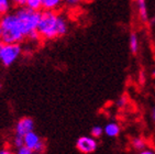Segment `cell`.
I'll return each mask as SVG.
<instances>
[{
	"label": "cell",
	"instance_id": "cell-1",
	"mask_svg": "<svg viewBox=\"0 0 155 154\" xmlns=\"http://www.w3.org/2000/svg\"><path fill=\"white\" fill-rule=\"evenodd\" d=\"M69 31V20L61 11L42 10L38 24L40 40L51 41L66 35Z\"/></svg>",
	"mask_w": 155,
	"mask_h": 154
},
{
	"label": "cell",
	"instance_id": "cell-2",
	"mask_svg": "<svg viewBox=\"0 0 155 154\" xmlns=\"http://www.w3.org/2000/svg\"><path fill=\"white\" fill-rule=\"evenodd\" d=\"M0 40L2 43L18 44L27 40L24 24L15 11H10L0 17Z\"/></svg>",
	"mask_w": 155,
	"mask_h": 154
},
{
	"label": "cell",
	"instance_id": "cell-3",
	"mask_svg": "<svg viewBox=\"0 0 155 154\" xmlns=\"http://www.w3.org/2000/svg\"><path fill=\"white\" fill-rule=\"evenodd\" d=\"M15 13L23 22L25 31H27L28 41H40V36L38 33V24H39L41 11L32 10L28 7H19L15 9Z\"/></svg>",
	"mask_w": 155,
	"mask_h": 154
},
{
	"label": "cell",
	"instance_id": "cell-4",
	"mask_svg": "<svg viewBox=\"0 0 155 154\" xmlns=\"http://www.w3.org/2000/svg\"><path fill=\"white\" fill-rule=\"evenodd\" d=\"M22 54L21 44L18 43H0V63L5 67L13 65Z\"/></svg>",
	"mask_w": 155,
	"mask_h": 154
},
{
	"label": "cell",
	"instance_id": "cell-5",
	"mask_svg": "<svg viewBox=\"0 0 155 154\" xmlns=\"http://www.w3.org/2000/svg\"><path fill=\"white\" fill-rule=\"evenodd\" d=\"M23 144L27 148L31 149L35 154H42L46 149L45 141L35 131H31L23 136Z\"/></svg>",
	"mask_w": 155,
	"mask_h": 154
},
{
	"label": "cell",
	"instance_id": "cell-6",
	"mask_svg": "<svg viewBox=\"0 0 155 154\" xmlns=\"http://www.w3.org/2000/svg\"><path fill=\"white\" fill-rule=\"evenodd\" d=\"M98 146L97 139L91 136H79L76 141V148L79 152L84 154H90L95 152Z\"/></svg>",
	"mask_w": 155,
	"mask_h": 154
},
{
	"label": "cell",
	"instance_id": "cell-7",
	"mask_svg": "<svg viewBox=\"0 0 155 154\" xmlns=\"http://www.w3.org/2000/svg\"><path fill=\"white\" fill-rule=\"evenodd\" d=\"M35 128V122L30 117H23L19 119L15 126V136H24L27 133L34 131Z\"/></svg>",
	"mask_w": 155,
	"mask_h": 154
},
{
	"label": "cell",
	"instance_id": "cell-8",
	"mask_svg": "<svg viewBox=\"0 0 155 154\" xmlns=\"http://www.w3.org/2000/svg\"><path fill=\"white\" fill-rule=\"evenodd\" d=\"M137 5V15L143 23L149 22V11H147V6H146V0H135Z\"/></svg>",
	"mask_w": 155,
	"mask_h": 154
},
{
	"label": "cell",
	"instance_id": "cell-9",
	"mask_svg": "<svg viewBox=\"0 0 155 154\" xmlns=\"http://www.w3.org/2000/svg\"><path fill=\"white\" fill-rule=\"evenodd\" d=\"M63 7V0H42V10L44 11H60Z\"/></svg>",
	"mask_w": 155,
	"mask_h": 154
},
{
	"label": "cell",
	"instance_id": "cell-10",
	"mask_svg": "<svg viewBox=\"0 0 155 154\" xmlns=\"http://www.w3.org/2000/svg\"><path fill=\"white\" fill-rule=\"evenodd\" d=\"M104 134L109 138H116L120 134L121 132V128H120L119 123L112 121V122H108L107 125L104 126Z\"/></svg>",
	"mask_w": 155,
	"mask_h": 154
},
{
	"label": "cell",
	"instance_id": "cell-11",
	"mask_svg": "<svg viewBox=\"0 0 155 154\" xmlns=\"http://www.w3.org/2000/svg\"><path fill=\"white\" fill-rule=\"evenodd\" d=\"M129 49L132 54H137L140 50V38L137 32H131L129 36Z\"/></svg>",
	"mask_w": 155,
	"mask_h": 154
},
{
	"label": "cell",
	"instance_id": "cell-12",
	"mask_svg": "<svg viewBox=\"0 0 155 154\" xmlns=\"http://www.w3.org/2000/svg\"><path fill=\"white\" fill-rule=\"evenodd\" d=\"M131 145L134 150L141 151V150L146 148V141L143 138H141V136H135V138H133L131 140Z\"/></svg>",
	"mask_w": 155,
	"mask_h": 154
},
{
	"label": "cell",
	"instance_id": "cell-13",
	"mask_svg": "<svg viewBox=\"0 0 155 154\" xmlns=\"http://www.w3.org/2000/svg\"><path fill=\"white\" fill-rule=\"evenodd\" d=\"M12 7L13 5H12L11 0H0V17L11 11Z\"/></svg>",
	"mask_w": 155,
	"mask_h": 154
},
{
	"label": "cell",
	"instance_id": "cell-14",
	"mask_svg": "<svg viewBox=\"0 0 155 154\" xmlns=\"http://www.w3.org/2000/svg\"><path fill=\"white\" fill-rule=\"evenodd\" d=\"M84 2V0H63V6L67 9H76Z\"/></svg>",
	"mask_w": 155,
	"mask_h": 154
},
{
	"label": "cell",
	"instance_id": "cell-15",
	"mask_svg": "<svg viewBox=\"0 0 155 154\" xmlns=\"http://www.w3.org/2000/svg\"><path fill=\"white\" fill-rule=\"evenodd\" d=\"M25 7L30 8L32 10L41 11L42 10V0H27Z\"/></svg>",
	"mask_w": 155,
	"mask_h": 154
},
{
	"label": "cell",
	"instance_id": "cell-16",
	"mask_svg": "<svg viewBox=\"0 0 155 154\" xmlns=\"http://www.w3.org/2000/svg\"><path fill=\"white\" fill-rule=\"evenodd\" d=\"M90 133H91V136H94L95 139H99V138H101L104 136V128L100 127V126H95L93 127L91 131H90Z\"/></svg>",
	"mask_w": 155,
	"mask_h": 154
},
{
	"label": "cell",
	"instance_id": "cell-17",
	"mask_svg": "<svg viewBox=\"0 0 155 154\" xmlns=\"http://www.w3.org/2000/svg\"><path fill=\"white\" fill-rule=\"evenodd\" d=\"M12 145H13V148H15V149L24 145L23 144V136L13 134V138H12Z\"/></svg>",
	"mask_w": 155,
	"mask_h": 154
},
{
	"label": "cell",
	"instance_id": "cell-18",
	"mask_svg": "<svg viewBox=\"0 0 155 154\" xmlns=\"http://www.w3.org/2000/svg\"><path fill=\"white\" fill-rule=\"evenodd\" d=\"M15 154H35L31 149L27 148L25 145H22V146H20V148H17L15 149Z\"/></svg>",
	"mask_w": 155,
	"mask_h": 154
},
{
	"label": "cell",
	"instance_id": "cell-19",
	"mask_svg": "<svg viewBox=\"0 0 155 154\" xmlns=\"http://www.w3.org/2000/svg\"><path fill=\"white\" fill-rule=\"evenodd\" d=\"M127 102H128V100H127V97H125V96H121V97H119L118 99H117L116 106L118 107V108H120V109H122V108H124V107H125Z\"/></svg>",
	"mask_w": 155,
	"mask_h": 154
},
{
	"label": "cell",
	"instance_id": "cell-20",
	"mask_svg": "<svg viewBox=\"0 0 155 154\" xmlns=\"http://www.w3.org/2000/svg\"><path fill=\"white\" fill-rule=\"evenodd\" d=\"M12 5L15 8H19V7H24L25 3H27V0H11Z\"/></svg>",
	"mask_w": 155,
	"mask_h": 154
},
{
	"label": "cell",
	"instance_id": "cell-21",
	"mask_svg": "<svg viewBox=\"0 0 155 154\" xmlns=\"http://www.w3.org/2000/svg\"><path fill=\"white\" fill-rule=\"evenodd\" d=\"M139 154H155V151H153L152 149L145 148V149H143V150L139 151Z\"/></svg>",
	"mask_w": 155,
	"mask_h": 154
},
{
	"label": "cell",
	"instance_id": "cell-22",
	"mask_svg": "<svg viewBox=\"0 0 155 154\" xmlns=\"http://www.w3.org/2000/svg\"><path fill=\"white\" fill-rule=\"evenodd\" d=\"M0 154H15V152L12 151L11 149L9 148H3L0 150Z\"/></svg>",
	"mask_w": 155,
	"mask_h": 154
},
{
	"label": "cell",
	"instance_id": "cell-23",
	"mask_svg": "<svg viewBox=\"0 0 155 154\" xmlns=\"http://www.w3.org/2000/svg\"><path fill=\"white\" fill-rule=\"evenodd\" d=\"M151 116H152V120H153V122L155 123V107H153L152 108V111H151Z\"/></svg>",
	"mask_w": 155,
	"mask_h": 154
},
{
	"label": "cell",
	"instance_id": "cell-24",
	"mask_svg": "<svg viewBox=\"0 0 155 154\" xmlns=\"http://www.w3.org/2000/svg\"><path fill=\"white\" fill-rule=\"evenodd\" d=\"M152 76H153V77H155V69L152 72Z\"/></svg>",
	"mask_w": 155,
	"mask_h": 154
},
{
	"label": "cell",
	"instance_id": "cell-25",
	"mask_svg": "<svg viewBox=\"0 0 155 154\" xmlns=\"http://www.w3.org/2000/svg\"><path fill=\"white\" fill-rule=\"evenodd\" d=\"M85 2H90V1H93V0H84Z\"/></svg>",
	"mask_w": 155,
	"mask_h": 154
},
{
	"label": "cell",
	"instance_id": "cell-26",
	"mask_svg": "<svg viewBox=\"0 0 155 154\" xmlns=\"http://www.w3.org/2000/svg\"><path fill=\"white\" fill-rule=\"evenodd\" d=\"M1 87H2V85H1V83H0V89H1Z\"/></svg>",
	"mask_w": 155,
	"mask_h": 154
},
{
	"label": "cell",
	"instance_id": "cell-27",
	"mask_svg": "<svg viewBox=\"0 0 155 154\" xmlns=\"http://www.w3.org/2000/svg\"><path fill=\"white\" fill-rule=\"evenodd\" d=\"M0 43H1V40H0Z\"/></svg>",
	"mask_w": 155,
	"mask_h": 154
}]
</instances>
